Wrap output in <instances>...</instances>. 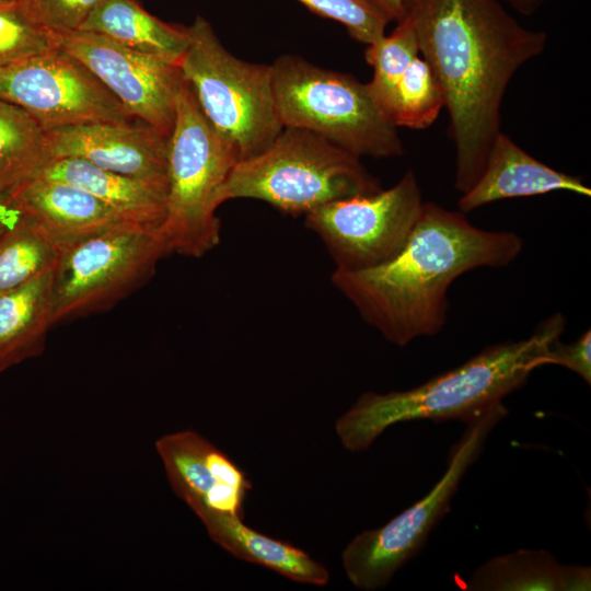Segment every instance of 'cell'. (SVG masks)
Wrapping results in <instances>:
<instances>
[{"label": "cell", "instance_id": "obj_26", "mask_svg": "<svg viewBox=\"0 0 591 591\" xmlns=\"http://www.w3.org/2000/svg\"><path fill=\"white\" fill-rule=\"evenodd\" d=\"M57 47L55 33L34 23L15 0H0V67Z\"/></svg>", "mask_w": 591, "mask_h": 591}, {"label": "cell", "instance_id": "obj_11", "mask_svg": "<svg viewBox=\"0 0 591 591\" xmlns=\"http://www.w3.org/2000/svg\"><path fill=\"white\" fill-rule=\"evenodd\" d=\"M0 99L26 111L44 130L135 118L80 60L59 47L1 66Z\"/></svg>", "mask_w": 591, "mask_h": 591}, {"label": "cell", "instance_id": "obj_31", "mask_svg": "<svg viewBox=\"0 0 591 591\" xmlns=\"http://www.w3.org/2000/svg\"><path fill=\"white\" fill-rule=\"evenodd\" d=\"M389 23L404 16L403 0H362Z\"/></svg>", "mask_w": 591, "mask_h": 591}, {"label": "cell", "instance_id": "obj_21", "mask_svg": "<svg viewBox=\"0 0 591 591\" xmlns=\"http://www.w3.org/2000/svg\"><path fill=\"white\" fill-rule=\"evenodd\" d=\"M54 268L0 294V372L32 356L53 324Z\"/></svg>", "mask_w": 591, "mask_h": 591}, {"label": "cell", "instance_id": "obj_8", "mask_svg": "<svg viewBox=\"0 0 591 591\" xmlns=\"http://www.w3.org/2000/svg\"><path fill=\"white\" fill-rule=\"evenodd\" d=\"M169 254L160 227L123 221L59 246L53 324L111 309L143 286Z\"/></svg>", "mask_w": 591, "mask_h": 591}, {"label": "cell", "instance_id": "obj_6", "mask_svg": "<svg viewBox=\"0 0 591 591\" xmlns=\"http://www.w3.org/2000/svg\"><path fill=\"white\" fill-rule=\"evenodd\" d=\"M187 27L189 42L179 67L201 112L237 163L263 153L283 129L271 65L232 55L201 16Z\"/></svg>", "mask_w": 591, "mask_h": 591}, {"label": "cell", "instance_id": "obj_4", "mask_svg": "<svg viewBox=\"0 0 591 591\" xmlns=\"http://www.w3.org/2000/svg\"><path fill=\"white\" fill-rule=\"evenodd\" d=\"M379 189V181L360 158L310 130L283 127L263 153L236 163L220 192V202L257 199L298 216Z\"/></svg>", "mask_w": 591, "mask_h": 591}, {"label": "cell", "instance_id": "obj_9", "mask_svg": "<svg viewBox=\"0 0 591 591\" xmlns=\"http://www.w3.org/2000/svg\"><path fill=\"white\" fill-rule=\"evenodd\" d=\"M507 413L499 403L466 421L465 432L450 453L448 468L433 488L384 525L363 531L349 542L341 561L348 580L356 588L373 591L385 587L421 549L448 512L462 477L478 457L489 432Z\"/></svg>", "mask_w": 591, "mask_h": 591}, {"label": "cell", "instance_id": "obj_19", "mask_svg": "<svg viewBox=\"0 0 591 591\" xmlns=\"http://www.w3.org/2000/svg\"><path fill=\"white\" fill-rule=\"evenodd\" d=\"M589 566L564 565L547 551L519 549L487 560L471 576L466 589L482 591H586Z\"/></svg>", "mask_w": 591, "mask_h": 591}, {"label": "cell", "instance_id": "obj_25", "mask_svg": "<svg viewBox=\"0 0 591 591\" xmlns=\"http://www.w3.org/2000/svg\"><path fill=\"white\" fill-rule=\"evenodd\" d=\"M396 23L390 35L368 45L364 53L367 62L373 68V78L367 85L384 114L398 80L420 56L417 36L409 20L404 16Z\"/></svg>", "mask_w": 591, "mask_h": 591}, {"label": "cell", "instance_id": "obj_28", "mask_svg": "<svg viewBox=\"0 0 591 591\" xmlns=\"http://www.w3.org/2000/svg\"><path fill=\"white\" fill-rule=\"evenodd\" d=\"M37 25L54 32L79 31L102 0H15Z\"/></svg>", "mask_w": 591, "mask_h": 591}, {"label": "cell", "instance_id": "obj_17", "mask_svg": "<svg viewBox=\"0 0 591 591\" xmlns=\"http://www.w3.org/2000/svg\"><path fill=\"white\" fill-rule=\"evenodd\" d=\"M78 186L126 219L161 227L165 218L167 188L101 169L76 158H56L39 174Z\"/></svg>", "mask_w": 591, "mask_h": 591}, {"label": "cell", "instance_id": "obj_13", "mask_svg": "<svg viewBox=\"0 0 591 591\" xmlns=\"http://www.w3.org/2000/svg\"><path fill=\"white\" fill-rule=\"evenodd\" d=\"M51 159L76 158L167 188L170 136L138 118L45 130Z\"/></svg>", "mask_w": 591, "mask_h": 591}, {"label": "cell", "instance_id": "obj_24", "mask_svg": "<svg viewBox=\"0 0 591 591\" xmlns=\"http://www.w3.org/2000/svg\"><path fill=\"white\" fill-rule=\"evenodd\" d=\"M444 107L441 84L429 63L418 56L403 73L385 108L395 127L425 129Z\"/></svg>", "mask_w": 591, "mask_h": 591}, {"label": "cell", "instance_id": "obj_22", "mask_svg": "<svg viewBox=\"0 0 591 591\" xmlns=\"http://www.w3.org/2000/svg\"><path fill=\"white\" fill-rule=\"evenodd\" d=\"M45 130L23 108L0 99V193L12 194L50 162Z\"/></svg>", "mask_w": 591, "mask_h": 591}, {"label": "cell", "instance_id": "obj_29", "mask_svg": "<svg viewBox=\"0 0 591 591\" xmlns=\"http://www.w3.org/2000/svg\"><path fill=\"white\" fill-rule=\"evenodd\" d=\"M546 364L565 367L591 384V332L584 331L575 341L564 344L556 339L548 351Z\"/></svg>", "mask_w": 591, "mask_h": 591}, {"label": "cell", "instance_id": "obj_30", "mask_svg": "<svg viewBox=\"0 0 591 591\" xmlns=\"http://www.w3.org/2000/svg\"><path fill=\"white\" fill-rule=\"evenodd\" d=\"M22 217L10 194L0 193V235L12 228Z\"/></svg>", "mask_w": 591, "mask_h": 591}, {"label": "cell", "instance_id": "obj_16", "mask_svg": "<svg viewBox=\"0 0 591 591\" xmlns=\"http://www.w3.org/2000/svg\"><path fill=\"white\" fill-rule=\"evenodd\" d=\"M11 196L20 211L59 246L106 227L131 221L86 190L42 175Z\"/></svg>", "mask_w": 591, "mask_h": 591}, {"label": "cell", "instance_id": "obj_27", "mask_svg": "<svg viewBox=\"0 0 591 591\" xmlns=\"http://www.w3.org/2000/svg\"><path fill=\"white\" fill-rule=\"evenodd\" d=\"M311 12L343 24L357 42L370 45L385 35L389 22L362 0H298Z\"/></svg>", "mask_w": 591, "mask_h": 591}, {"label": "cell", "instance_id": "obj_12", "mask_svg": "<svg viewBox=\"0 0 591 591\" xmlns=\"http://www.w3.org/2000/svg\"><path fill=\"white\" fill-rule=\"evenodd\" d=\"M59 48L80 60L135 118L169 136L185 79L178 63L147 55L99 33H55Z\"/></svg>", "mask_w": 591, "mask_h": 591}, {"label": "cell", "instance_id": "obj_23", "mask_svg": "<svg viewBox=\"0 0 591 591\" xmlns=\"http://www.w3.org/2000/svg\"><path fill=\"white\" fill-rule=\"evenodd\" d=\"M59 245L32 219H21L0 235V294L53 269Z\"/></svg>", "mask_w": 591, "mask_h": 591}, {"label": "cell", "instance_id": "obj_14", "mask_svg": "<svg viewBox=\"0 0 591 591\" xmlns=\"http://www.w3.org/2000/svg\"><path fill=\"white\" fill-rule=\"evenodd\" d=\"M158 449L174 489L195 512L244 518L252 484L227 454L189 431L164 437Z\"/></svg>", "mask_w": 591, "mask_h": 591}, {"label": "cell", "instance_id": "obj_18", "mask_svg": "<svg viewBox=\"0 0 591 591\" xmlns=\"http://www.w3.org/2000/svg\"><path fill=\"white\" fill-rule=\"evenodd\" d=\"M196 513L212 540L234 557L301 583L325 586L328 582L327 569L304 551L248 528L240 518L208 510Z\"/></svg>", "mask_w": 591, "mask_h": 591}, {"label": "cell", "instance_id": "obj_15", "mask_svg": "<svg viewBox=\"0 0 591 591\" xmlns=\"http://www.w3.org/2000/svg\"><path fill=\"white\" fill-rule=\"evenodd\" d=\"M556 190L591 196L590 187L580 178L536 160L500 131L493 142L480 176L462 194L459 207L462 212H468L497 200Z\"/></svg>", "mask_w": 591, "mask_h": 591}, {"label": "cell", "instance_id": "obj_10", "mask_svg": "<svg viewBox=\"0 0 591 591\" xmlns=\"http://www.w3.org/2000/svg\"><path fill=\"white\" fill-rule=\"evenodd\" d=\"M421 189L409 170L392 187L335 200L306 215L305 225L324 243L337 270H361L396 255L414 230Z\"/></svg>", "mask_w": 591, "mask_h": 591}, {"label": "cell", "instance_id": "obj_32", "mask_svg": "<svg viewBox=\"0 0 591 591\" xmlns=\"http://www.w3.org/2000/svg\"><path fill=\"white\" fill-rule=\"evenodd\" d=\"M521 14H533L544 0H506Z\"/></svg>", "mask_w": 591, "mask_h": 591}, {"label": "cell", "instance_id": "obj_1", "mask_svg": "<svg viewBox=\"0 0 591 591\" xmlns=\"http://www.w3.org/2000/svg\"><path fill=\"white\" fill-rule=\"evenodd\" d=\"M403 9L443 90L455 147L454 187L464 194L500 132L511 78L544 50L547 36L519 24L498 0H403Z\"/></svg>", "mask_w": 591, "mask_h": 591}, {"label": "cell", "instance_id": "obj_20", "mask_svg": "<svg viewBox=\"0 0 591 591\" xmlns=\"http://www.w3.org/2000/svg\"><path fill=\"white\" fill-rule=\"evenodd\" d=\"M80 30L178 65L189 42L187 26L155 18L136 0H102Z\"/></svg>", "mask_w": 591, "mask_h": 591}, {"label": "cell", "instance_id": "obj_2", "mask_svg": "<svg viewBox=\"0 0 591 591\" xmlns=\"http://www.w3.org/2000/svg\"><path fill=\"white\" fill-rule=\"evenodd\" d=\"M522 247L514 232L484 230L462 212L424 202L396 255L367 269H335L331 280L367 324L389 343L404 347L442 331L448 292L460 276L480 267L508 266Z\"/></svg>", "mask_w": 591, "mask_h": 591}, {"label": "cell", "instance_id": "obj_5", "mask_svg": "<svg viewBox=\"0 0 591 591\" xmlns=\"http://www.w3.org/2000/svg\"><path fill=\"white\" fill-rule=\"evenodd\" d=\"M271 69L283 127L310 130L358 158L404 153L397 127L376 105L367 83L296 55L278 57Z\"/></svg>", "mask_w": 591, "mask_h": 591}, {"label": "cell", "instance_id": "obj_7", "mask_svg": "<svg viewBox=\"0 0 591 591\" xmlns=\"http://www.w3.org/2000/svg\"><path fill=\"white\" fill-rule=\"evenodd\" d=\"M237 160L201 112L185 80L167 151L165 218L169 254L201 257L220 242V192Z\"/></svg>", "mask_w": 591, "mask_h": 591}, {"label": "cell", "instance_id": "obj_3", "mask_svg": "<svg viewBox=\"0 0 591 591\" xmlns=\"http://www.w3.org/2000/svg\"><path fill=\"white\" fill-rule=\"evenodd\" d=\"M566 320L555 313L532 335L484 348L463 364L406 391L368 392L335 425L345 449H369L389 427L404 421L457 419L468 421L521 387L530 373L547 366L552 344L560 338Z\"/></svg>", "mask_w": 591, "mask_h": 591}]
</instances>
